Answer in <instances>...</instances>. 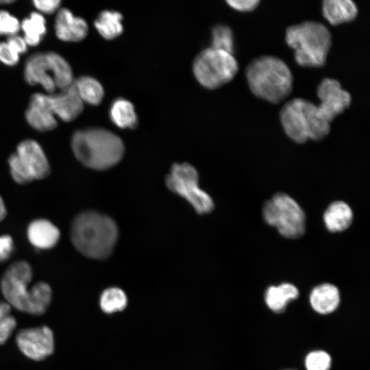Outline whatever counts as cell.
I'll return each mask as SVG.
<instances>
[{
  "label": "cell",
  "mask_w": 370,
  "mask_h": 370,
  "mask_svg": "<svg viewBox=\"0 0 370 370\" xmlns=\"http://www.w3.org/2000/svg\"><path fill=\"white\" fill-rule=\"evenodd\" d=\"M71 241L83 256L103 260L112 253L119 237L115 221L94 210H84L75 216L69 230Z\"/></svg>",
  "instance_id": "1"
},
{
  "label": "cell",
  "mask_w": 370,
  "mask_h": 370,
  "mask_svg": "<svg viewBox=\"0 0 370 370\" xmlns=\"http://www.w3.org/2000/svg\"><path fill=\"white\" fill-rule=\"evenodd\" d=\"M76 159L85 166L98 171L116 164L124 153L121 139L103 128H87L74 132L71 141Z\"/></svg>",
  "instance_id": "2"
},
{
  "label": "cell",
  "mask_w": 370,
  "mask_h": 370,
  "mask_svg": "<svg viewBox=\"0 0 370 370\" xmlns=\"http://www.w3.org/2000/svg\"><path fill=\"white\" fill-rule=\"evenodd\" d=\"M246 79L252 93L271 103L284 101L293 89V75L288 65L273 56L253 60L245 69Z\"/></svg>",
  "instance_id": "3"
},
{
  "label": "cell",
  "mask_w": 370,
  "mask_h": 370,
  "mask_svg": "<svg viewBox=\"0 0 370 370\" xmlns=\"http://www.w3.org/2000/svg\"><path fill=\"white\" fill-rule=\"evenodd\" d=\"M286 42L294 50L297 63L305 67L323 66L332 45L329 29L317 21H306L286 29Z\"/></svg>",
  "instance_id": "4"
},
{
  "label": "cell",
  "mask_w": 370,
  "mask_h": 370,
  "mask_svg": "<svg viewBox=\"0 0 370 370\" xmlns=\"http://www.w3.org/2000/svg\"><path fill=\"white\" fill-rule=\"evenodd\" d=\"M280 118L286 135L297 143H304L309 139L322 140L330 130V123L317 106L302 98L286 102L280 110Z\"/></svg>",
  "instance_id": "5"
},
{
  "label": "cell",
  "mask_w": 370,
  "mask_h": 370,
  "mask_svg": "<svg viewBox=\"0 0 370 370\" xmlns=\"http://www.w3.org/2000/svg\"><path fill=\"white\" fill-rule=\"evenodd\" d=\"M24 76L28 84H40L49 93L63 90L74 81L69 63L52 51L32 56L25 63Z\"/></svg>",
  "instance_id": "6"
},
{
  "label": "cell",
  "mask_w": 370,
  "mask_h": 370,
  "mask_svg": "<svg viewBox=\"0 0 370 370\" xmlns=\"http://www.w3.org/2000/svg\"><path fill=\"white\" fill-rule=\"evenodd\" d=\"M265 222L288 238H298L306 230L305 213L298 203L287 194L278 193L262 208Z\"/></svg>",
  "instance_id": "7"
},
{
  "label": "cell",
  "mask_w": 370,
  "mask_h": 370,
  "mask_svg": "<svg viewBox=\"0 0 370 370\" xmlns=\"http://www.w3.org/2000/svg\"><path fill=\"white\" fill-rule=\"evenodd\" d=\"M193 70L201 86L216 89L233 79L238 64L232 54L210 47L197 55Z\"/></svg>",
  "instance_id": "8"
},
{
  "label": "cell",
  "mask_w": 370,
  "mask_h": 370,
  "mask_svg": "<svg viewBox=\"0 0 370 370\" xmlns=\"http://www.w3.org/2000/svg\"><path fill=\"white\" fill-rule=\"evenodd\" d=\"M8 161L11 177L18 184L43 180L51 172L50 164L42 147L32 139L19 143Z\"/></svg>",
  "instance_id": "9"
},
{
  "label": "cell",
  "mask_w": 370,
  "mask_h": 370,
  "mask_svg": "<svg viewBox=\"0 0 370 370\" xmlns=\"http://www.w3.org/2000/svg\"><path fill=\"white\" fill-rule=\"evenodd\" d=\"M165 182L171 192L185 199L197 213L208 214L214 209L212 197L199 187L198 172L191 164H173Z\"/></svg>",
  "instance_id": "10"
},
{
  "label": "cell",
  "mask_w": 370,
  "mask_h": 370,
  "mask_svg": "<svg viewBox=\"0 0 370 370\" xmlns=\"http://www.w3.org/2000/svg\"><path fill=\"white\" fill-rule=\"evenodd\" d=\"M32 276V267L25 260L12 262L4 271L0 281V288L11 307L27 312L30 291L29 284Z\"/></svg>",
  "instance_id": "11"
},
{
  "label": "cell",
  "mask_w": 370,
  "mask_h": 370,
  "mask_svg": "<svg viewBox=\"0 0 370 370\" xmlns=\"http://www.w3.org/2000/svg\"><path fill=\"white\" fill-rule=\"evenodd\" d=\"M16 342L20 351L33 360H42L54 351L53 332L45 325L21 330L16 335Z\"/></svg>",
  "instance_id": "12"
},
{
  "label": "cell",
  "mask_w": 370,
  "mask_h": 370,
  "mask_svg": "<svg viewBox=\"0 0 370 370\" xmlns=\"http://www.w3.org/2000/svg\"><path fill=\"white\" fill-rule=\"evenodd\" d=\"M317 95L320 100L318 109L329 123L344 112L352 101L349 92L341 88L338 80L332 78H325L320 82Z\"/></svg>",
  "instance_id": "13"
},
{
  "label": "cell",
  "mask_w": 370,
  "mask_h": 370,
  "mask_svg": "<svg viewBox=\"0 0 370 370\" xmlns=\"http://www.w3.org/2000/svg\"><path fill=\"white\" fill-rule=\"evenodd\" d=\"M25 118L33 128L40 132L49 131L56 127L57 121L48 95L35 93L32 96Z\"/></svg>",
  "instance_id": "14"
},
{
  "label": "cell",
  "mask_w": 370,
  "mask_h": 370,
  "mask_svg": "<svg viewBox=\"0 0 370 370\" xmlns=\"http://www.w3.org/2000/svg\"><path fill=\"white\" fill-rule=\"evenodd\" d=\"M49 101L55 116L64 121H71L83 110L84 102L73 83L56 94L48 95Z\"/></svg>",
  "instance_id": "15"
},
{
  "label": "cell",
  "mask_w": 370,
  "mask_h": 370,
  "mask_svg": "<svg viewBox=\"0 0 370 370\" xmlns=\"http://www.w3.org/2000/svg\"><path fill=\"white\" fill-rule=\"evenodd\" d=\"M55 31L57 37L66 42H78L87 35L88 27L80 17L75 16L66 8L59 10L55 20Z\"/></svg>",
  "instance_id": "16"
},
{
  "label": "cell",
  "mask_w": 370,
  "mask_h": 370,
  "mask_svg": "<svg viewBox=\"0 0 370 370\" xmlns=\"http://www.w3.org/2000/svg\"><path fill=\"white\" fill-rule=\"evenodd\" d=\"M27 237L34 247L49 249L59 242L60 232L51 221L46 219H37L28 225Z\"/></svg>",
  "instance_id": "17"
},
{
  "label": "cell",
  "mask_w": 370,
  "mask_h": 370,
  "mask_svg": "<svg viewBox=\"0 0 370 370\" xmlns=\"http://www.w3.org/2000/svg\"><path fill=\"white\" fill-rule=\"evenodd\" d=\"M310 303L312 309L319 314H328L334 312L340 303L338 288L328 283L315 286L310 295Z\"/></svg>",
  "instance_id": "18"
},
{
  "label": "cell",
  "mask_w": 370,
  "mask_h": 370,
  "mask_svg": "<svg viewBox=\"0 0 370 370\" xmlns=\"http://www.w3.org/2000/svg\"><path fill=\"white\" fill-rule=\"evenodd\" d=\"M324 18L332 25L354 21L358 15L356 5L350 0H325L323 1Z\"/></svg>",
  "instance_id": "19"
},
{
  "label": "cell",
  "mask_w": 370,
  "mask_h": 370,
  "mask_svg": "<svg viewBox=\"0 0 370 370\" xmlns=\"http://www.w3.org/2000/svg\"><path fill=\"white\" fill-rule=\"evenodd\" d=\"M353 212L344 201L331 203L323 214L326 228L332 232H342L347 229L353 221Z\"/></svg>",
  "instance_id": "20"
},
{
  "label": "cell",
  "mask_w": 370,
  "mask_h": 370,
  "mask_svg": "<svg viewBox=\"0 0 370 370\" xmlns=\"http://www.w3.org/2000/svg\"><path fill=\"white\" fill-rule=\"evenodd\" d=\"M299 296L297 288L290 283L269 286L265 293L264 299L268 308L275 312H281L291 301Z\"/></svg>",
  "instance_id": "21"
},
{
  "label": "cell",
  "mask_w": 370,
  "mask_h": 370,
  "mask_svg": "<svg viewBox=\"0 0 370 370\" xmlns=\"http://www.w3.org/2000/svg\"><path fill=\"white\" fill-rule=\"evenodd\" d=\"M110 117L114 124L122 129H133L138 123L133 104L123 98L113 101L110 109Z\"/></svg>",
  "instance_id": "22"
},
{
  "label": "cell",
  "mask_w": 370,
  "mask_h": 370,
  "mask_svg": "<svg viewBox=\"0 0 370 370\" xmlns=\"http://www.w3.org/2000/svg\"><path fill=\"white\" fill-rule=\"evenodd\" d=\"M52 299V290L45 282H38L34 284L29 291L27 312L34 315H40L46 312Z\"/></svg>",
  "instance_id": "23"
},
{
  "label": "cell",
  "mask_w": 370,
  "mask_h": 370,
  "mask_svg": "<svg viewBox=\"0 0 370 370\" xmlns=\"http://www.w3.org/2000/svg\"><path fill=\"white\" fill-rule=\"evenodd\" d=\"M101 310L107 314L123 312L127 307L126 293L118 286H110L101 293L99 299Z\"/></svg>",
  "instance_id": "24"
},
{
  "label": "cell",
  "mask_w": 370,
  "mask_h": 370,
  "mask_svg": "<svg viewBox=\"0 0 370 370\" xmlns=\"http://www.w3.org/2000/svg\"><path fill=\"white\" fill-rule=\"evenodd\" d=\"M123 16L116 11L101 12L95 21V27L99 34L105 39L112 40L122 34Z\"/></svg>",
  "instance_id": "25"
},
{
  "label": "cell",
  "mask_w": 370,
  "mask_h": 370,
  "mask_svg": "<svg viewBox=\"0 0 370 370\" xmlns=\"http://www.w3.org/2000/svg\"><path fill=\"white\" fill-rule=\"evenodd\" d=\"M73 84L83 102L91 105H98L101 102L104 91L96 79L83 76L73 81Z\"/></svg>",
  "instance_id": "26"
},
{
  "label": "cell",
  "mask_w": 370,
  "mask_h": 370,
  "mask_svg": "<svg viewBox=\"0 0 370 370\" xmlns=\"http://www.w3.org/2000/svg\"><path fill=\"white\" fill-rule=\"evenodd\" d=\"M20 28L24 33L23 39L30 46L38 45L46 34V21L38 12H32L28 18H25Z\"/></svg>",
  "instance_id": "27"
},
{
  "label": "cell",
  "mask_w": 370,
  "mask_h": 370,
  "mask_svg": "<svg viewBox=\"0 0 370 370\" xmlns=\"http://www.w3.org/2000/svg\"><path fill=\"white\" fill-rule=\"evenodd\" d=\"M211 47L233 55L234 36L230 27L225 25H217L213 28Z\"/></svg>",
  "instance_id": "28"
},
{
  "label": "cell",
  "mask_w": 370,
  "mask_h": 370,
  "mask_svg": "<svg viewBox=\"0 0 370 370\" xmlns=\"http://www.w3.org/2000/svg\"><path fill=\"white\" fill-rule=\"evenodd\" d=\"M16 326L15 317L11 314V306L0 301V345L5 343Z\"/></svg>",
  "instance_id": "29"
},
{
  "label": "cell",
  "mask_w": 370,
  "mask_h": 370,
  "mask_svg": "<svg viewBox=\"0 0 370 370\" xmlns=\"http://www.w3.org/2000/svg\"><path fill=\"white\" fill-rule=\"evenodd\" d=\"M304 364L306 370H330L332 358L326 352L315 350L306 355Z\"/></svg>",
  "instance_id": "30"
},
{
  "label": "cell",
  "mask_w": 370,
  "mask_h": 370,
  "mask_svg": "<svg viewBox=\"0 0 370 370\" xmlns=\"http://www.w3.org/2000/svg\"><path fill=\"white\" fill-rule=\"evenodd\" d=\"M21 27L18 19L8 12L0 10V35H16Z\"/></svg>",
  "instance_id": "31"
},
{
  "label": "cell",
  "mask_w": 370,
  "mask_h": 370,
  "mask_svg": "<svg viewBox=\"0 0 370 370\" xmlns=\"http://www.w3.org/2000/svg\"><path fill=\"white\" fill-rule=\"evenodd\" d=\"M16 51L7 42H0V61L6 65H15L19 59Z\"/></svg>",
  "instance_id": "32"
},
{
  "label": "cell",
  "mask_w": 370,
  "mask_h": 370,
  "mask_svg": "<svg viewBox=\"0 0 370 370\" xmlns=\"http://www.w3.org/2000/svg\"><path fill=\"white\" fill-rule=\"evenodd\" d=\"M14 249L12 237L9 234L0 235V262L10 258Z\"/></svg>",
  "instance_id": "33"
},
{
  "label": "cell",
  "mask_w": 370,
  "mask_h": 370,
  "mask_svg": "<svg viewBox=\"0 0 370 370\" xmlns=\"http://www.w3.org/2000/svg\"><path fill=\"white\" fill-rule=\"evenodd\" d=\"M226 2L231 8L240 12L253 11L260 3L258 0H230Z\"/></svg>",
  "instance_id": "34"
},
{
  "label": "cell",
  "mask_w": 370,
  "mask_h": 370,
  "mask_svg": "<svg viewBox=\"0 0 370 370\" xmlns=\"http://www.w3.org/2000/svg\"><path fill=\"white\" fill-rule=\"evenodd\" d=\"M33 3L37 10L45 14L54 12L60 4V1L58 0H35Z\"/></svg>",
  "instance_id": "35"
},
{
  "label": "cell",
  "mask_w": 370,
  "mask_h": 370,
  "mask_svg": "<svg viewBox=\"0 0 370 370\" xmlns=\"http://www.w3.org/2000/svg\"><path fill=\"white\" fill-rule=\"evenodd\" d=\"M6 42L20 55L25 53L27 51V46L23 38L18 36L14 35L10 36Z\"/></svg>",
  "instance_id": "36"
},
{
  "label": "cell",
  "mask_w": 370,
  "mask_h": 370,
  "mask_svg": "<svg viewBox=\"0 0 370 370\" xmlns=\"http://www.w3.org/2000/svg\"><path fill=\"white\" fill-rule=\"evenodd\" d=\"M7 215V209L5 202L0 195V223L2 222Z\"/></svg>",
  "instance_id": "37"
},
{
  "label": "cell",
  "mask_w": 370,
  "mask_h": 370,
  "mask_svg": "<svg viewBox=\"0 0 370 370\" xmlns=\"http://www.w3.org/2000/svg\"><path fill=\"white\" fill-rule=\"evenodd\" d=\"M12 1H10V0H3V1H0V3H12Z\"/></svg>",
  "instance_id": "38"
},
{
  "label": "cell",
  "mask_w": 370,
  "mask_h": 370,
  "mask_svg": "<svg viewBox=\"0 0 370 370\" xmlns=\"http://www.w3.org/2000/svg\"><path fill=\"white\" fill-rule=\"evenodd\" d=\"M282 370H295V369H282Z\"/></svg>",
  "instance_id": "39"
}]
</instances>
